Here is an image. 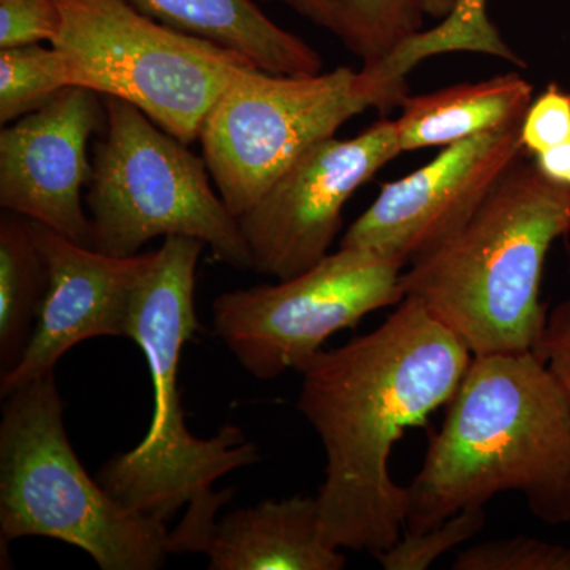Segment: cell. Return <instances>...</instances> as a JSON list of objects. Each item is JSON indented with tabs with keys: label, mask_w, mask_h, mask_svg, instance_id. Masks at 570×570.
Returning a JSON list of instances; mask_svg holds the SVG:
<instances>
[{
	"label": "cell",
	"mask_w": 570,
	"mask_h": 570,
	"mask_svg": "<svg viewBox=\"0 0 570 570\" xmlns=\"http://www.w3.org/2000/svg\"><path fill=\"white\" fill-rule=\"evenodd\" d=\"M471 360L422 299L406 296L379 328L299 371L296 406L325 450L317 502L330 546L374 557L401 538L409 490L392 479L390 455L407 428L450 403Z\"/></svg>",
	"instance_id": "1"
},
{
	"label": "cell",
	"mask_w": 570,
	"mask_h": 570,
	"mask_svg": "<svg viewBox=\"0 0 570 570\" xmlns=\"http://www.w3.org/2000/svg\"><path fill=\"white\" fill-rule=\"evenodd\" d=\"M407 490V534L505 491L543 523H570V407L538 352L472 356Z\"/></svg>",
	"instance_id": "2"
},
{
	"label": "cell",
	"mask_w": 570,
	"mask_h": 570,
	"mask_svg": "<svg viewBox=\"0 0 570 570\" xmlns=\"http://www.w3.org/2000/svg\"><path fill=\"white\" fill-rule=\"evenodd\" d=\"M204 247L195 238L167 236L135 288L127 337L140 346L151 373V425L137 448L116 455L97 475L119 504L140 515L167 523L186 505L170 531L171 554L205 553L217 512L234 497V490L214 491V483L261 460L239 428L224 425L216 436L200 439L184 420L179 360L198 330L195 273Z\"/></svg>",
	"instance_id": "3"
},
{
	"label": "cell",
	"mask_w": 570,
	"mask_h": 570,
	"mask_svg": "<svg viewBox=\"0 0 570 570\" xmlns=\"http://www.w3.org/2000/svg\"><path fill=\"white\" fill-rule=\"evenodd\" d=\"M570 234V187L550 181L527 154L510 165L463 227L401 273L472 355L535 351L550 311L543 266Z\"/></svg>",
	"instance_id": "4"
},
{
	"label": "cell",
	"mask_w": 570,
	"mask_h": 570,
	"mask_svg": "<svg viewBox=\"0 0 570 570\" xmlns=\"http://www.w3.org/2000/svg\"><path fill=\"white\" fill-rule=\"evenodd\" d=\"M0 422V539L61 540L102 570H156L170 550L165 521L124 508L88 474L63 426L55 373L6 396Z\"/></svg>",
	"instance_id": "5"
},
{
	"label": "cell",
	"mask_w": 570,
	"mask_h": 570,
	"mask_svg": "<svg viewBox=\"0 0 570 570\" xmlns=\"http://www.w3.org/2000/svg\"><path fill=\"white\" fill-rule=\"evenodd\" d=\"M406 96V78L393 77L384 63L306 77L245 67L206 115L198 141L217 193L239 217L354 116L392 111Z\"/></svg>",
	"instance_id": "6"
},
{
	"label": "cell",
	"mask_w": 570,
	"mask_h": 570,
	"mask_svg": "<svg viewBox=\"0 0 570 570\" xmlns=\"http://www.w3.org/2000/svg\"><path fill=\"white\" fill-rule=\"evenodd\" d=\"M104 100L107 124L94 145L86 194L89 247L132 257L157 236H187L208 246L220 264L253 269L238 217L214 193L204 157L134 104Z\"/></svg>",
	"instance_id": "7"
},
{
	"label": "cell",
	"mask_w": 570,
	"mask_h": 570,
	"mask_svg": "<svg viewBox=\"0 0 570 570\" xmlns=\"http://www.w3.org/2000/svg\"><path fill=\"white\" fill-rule=\"evenodd\" d=\"M56 3L62 22L51 47L70 85L134 104L187 146L198 140L235 75L255 67L238 52L146 17L127 0Z\"/></svg>",
	"instance_id": "8"
},
{
	"label": "cell",
	"mask_w": 570,
	"mask_h": 570,
	"mask_svg": "<svg viewBox=\"0 0 570 570\" xmlns=\"http://www.w3.org/2000/svg\"><path fill=\"white\" fill-rule=\"evenodd\" d=\"M403 269L377 250L340 246L299 275L217 296L214 332L255 379L299 373L328 337L400 305Z\"/></svg>",
	"instance_id": "9"
},
{
	"label": "cell",
	"mask_w": 570,
	"mask_h": 570,
	"mask_svg": "<svg viewBox=\"0 0 570 570\" xmlns=\"http://www.w3.org/2000/svg\"><path fill=\"white\" fill-rule=\"evenodd\" d=\"M396 121L381 119L347 140L317 142L238 217L258 275L288 279L330 254L352 197L397 154Z\"/></svg>",
	"instance_id": "10"
},
{
	"label": "cell",
	"mask_w": 570,
	"mask_h": 570,
	"mask_svg": "<svg viewBox=\"0 0 570 570\" xmlns=\"http://www.w3.org/2000/svg\"><path fill=\"white\" fill-rule=\"evenodd\" d=\"M520 127L445 146L414 174L382 186L381 194L341 239L406 266L436 249L478 212L510 165L524 156Z\"/></svg>",
	"instance_id": "11"
},
{
	"label": "cell",
	"mask_w": 570,
	"mask_h": 570,
	"mask_svg": "<svg viewBox=\"0 0 570 570\" xmlns=\"http://www.w3.org/2000/svg\"><path fill=\"white\" fill-rule=\"evenodd\" d=\"M102 94L70 86L40 110L2 127L0 206L89 246L82 187L92 175L88 145L105 129Z\"/></svg>",
	"instance_id": "12"
},
{
	"label": "cell",
	"mask_w": 570,
	"mask_h": 570,
	"mask_svg": "<svg viewBox=\"0 0 570 570\" xmlns=\"http://www.w3.org/2000/svg\"><path fill=\"white\" fill-rule=\"evenodd\" d=\"M31 232L47 266V294L20 363L0 374L2 397L55 373L59 360L82 341L127 337L135 288L154 258V253L112 257L36 220Z\"/></svg>",
	"instance_id": "13"
},
{
	"label": "cell",
	"mask_w": 570,
	"mask_h": 570,
	"mask_svg": "<svg viewBox=\"0 0 570 570\" xmlns=\"http://www.w3.org/2000/svg\"><path fill=\"white\" fill-rule=\"evenodd\" d=\"M212 570H343L346 557L326 542L316 498L258 502L217 521L205 551Z\"/></svg>",
	"instance_id": "14"
},
{
	"label": "cell",
	"mask_w": 570,
	"mask_h": 570,
	"mask_svg": "<svg viewBox=\"0 0 570 570\" xmlns=\"http://www.w3.org/2000/svg\"><path fill=\"white\" fill-rule=\"evenodd\" d=\"M153 20L202 37L275 75H317L322 56L302 37L285 31L253 0H127Z\"/></svg>",
	"instance_id": "15"
},
{
	"label": "cell",
	"mask_w": 570,
	"mask_h": 570,
	"mask_svg": "<svg viewBox=\"0 0 570 570\" xmlns=\"http://www.w3.org/2000/svg\"><path fill=\"white\" fill-rule=\"evenodd\" d=\"M531 82L519 73L460 82L404 97L396 119L403 153L445 148L494 130L521 126L532 102Z\"/></svg>",
	"instance_id": "16"
},
{
	"label": "cell",
	"mask_w": 570,
	"mask_h": 570,
	"mask_svg": "<svg viewBox=\"0 0 570 570\" xmlns=\"http://www.w3.org/2000/svg\"><path fill=\"white\" fill-rule=\"evenodd\" d=\"M48 275L33 242L31 219L0 217V374L20 363L39 318Z\"/></svg>",
	"instance_id": "17"
},
{
	"label": "cell",
	"mask_w": 570,
	"mask_h": 570,
	"mask_svg": "<svg viewBox=\"0 0 570 570\" xmlns=\"http://www.w3.org/2000/svg\"><path fill=\"white\" fill-rule=\"evenodd\" d=\"M489 0H456L448 18L436 28L415 33L385 59L384 66L395 77L406 78L420 62L448 52H475L494 56L515 66H524L523 59L502 39L491 22Z\"/></svg>",
	"instance_id": "18"
},
{
	"label": "cell",
	"mask_w": 570,
	"mask_h": 570,
	"mask_svg": "<svg viewBox=\"0 0 570 570\" xmlns=\"http://www.w3.org/2000/svg\"><path fill=\"white\" fill-rule=\"evenodd\" d=\"M332 32L363 66H377L423 31L419 0H332Z\"/></svg>",
	"instance_id": "19"
},
{
	"label": "cell",
	"mask_w": 570,
	"mask_h": 570,
	"mask_svg": "<svg viewBox=\"0 0 570 570\" xmlns=\"http://www.w3.org/2000/svg\"><path fill=\"white\" fill-rule=\"evenodd\" d=\"M69 73L56 48L39 45L0 50V124L40 110L70 88Z\"/></svg>",
	"instance_id": "20"
},
{
	"label": "cell",
	"mask_w": 570,
	"mask_h": 570,
	"mask_svg": "<svg viewBox=\"0 0 570 570\" xmlns=\"http://www.w3.org/2000/svg\"><path fill=\"white\" fill-rule=\"evenodd\" d=\"M485 521L483 505L466 508L431 530L419 534L406 532L404 538L374 558L385 570H425L449 551L474 538L483 530Z\"/></svg>",
	"instance_id": "21"
},
{
	"label": "cell",
	"mask_w": 570,
	"mask_h": 570,
	"mask_svg": "<svg viewBox=\"0 0 570 570\" xmlns=\"http://www.w3.org/2000/svg\"><path fill=\"white\" fill-rule=\"evenodd\" d=\"M453 570H570V547L534 538L489 540L461 551Z\"/></svg>",
	"instance_id": "22"
},
{
	"label": "cell",
	"mask_w": 570,
	"mask_h": 570,
	"mask_svg": "<svg viewBox=\"0 0 570 570\" xmlns=\"http://www.w3.org/2000/svg\"><path fill=\"white\" fill-rule=\"evenodd\" d=\"M61 22L56 0H0V50L52 43Z\"/></svg>",
	"instance_id": "23"
},
{
	"label": "cell",
	"mask_w": 570,
	"mask_h": 570,
	"mask_svg": "<svg viewBox=\"0 0 570 570\" xmlns=\"http://www.w3.org/2000/svg\"><path fill=\"white\" fill-rule=\"evenodd\" d=\"M570 140V92L557 82L531 102L520 127V141L531 156Z\"/></svg>",
	"instance_id": "24"
},
{
	"label": "cell",
	"mask_w": 570,
	"mask_h": 570,
	"mask_svg": "<svg viewBox=\"0 0 570 570\" xmlns=\"http://www.w3.org/2000/svg\"><path fill=\"white\" fill-rule=\"evenodd\" d=\"M535 352L560 382L570 407V296L550 311Z\"/></svg>",
	"instance_id": "25"
},
{
	"label": "cell",
	"mask_w": 570,
	"mask_h": 570,
	"mask_svg": "<svg viewBox=\"0 0 570 570\" xmlns=\"http://www.w3.org/2000/svg\"><path fill=\"white\" fill-rule=\"evenodd\" d=\"M534 164L550 181L570 187V140L538 154Z\"/></svg>",
	"instance_id": "26"
},
{
	"label": "cell",
	"mask_w": 570,
	"mask_h": 570,
	"mask_svg": "<svg viewBox=\"0 0 570 570\" xmlns=\"http://www.w3.org/2000/svg\"><path fill=\"white\" fill-rule=\"evenodd\" d=\"M262 2H279L291 7L296 13L302 14L306 20L321 26L332 32L333 7L332 0H262Z\"/></svg>",
	"instance_id": "27"
},
{
	"label": "cell",
	"mask_w": 570,
	"mask_h": 570,
	"mask_svg": "<svg viewBox=\"0 0 570 570\" xmlns=\"http://www.w3.org/2000/svg\"><path fill=\"white\" fill-rule=\"evenodd\" d=\"M423 14L433 20H444L455 7L456 0H419Z\"/></svg>",
	"instance_id": "28"
}]
</instances>
